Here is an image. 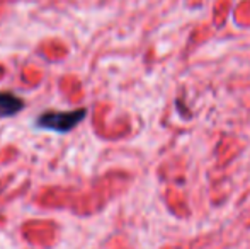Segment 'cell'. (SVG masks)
Returning <instances> with one entry per match:
<instances>
[{
	"mask_svg": "<svg viewBox=\"0 0 250 249\" xmlns=\"http://www.w3.org/2000/svg\"><path fill=\"white\" fill-rule=\"evenodd\" d=\"M85 108H80V110L75 111H48V113H43L41 116H38L36 126L56 133H66L75 128L85 118Z\"/></svg>",
	"mask_w": 250,
	"mask_h": 249,
	"instance_id": "obj_1",
	"label": "cell"
},
{
	"mask_svg": "<svg viewBox=\"0 0 250 249\" xmlns=\"http://www.w3.org/2000/svg\"><path fill=\"white\" fill-rule=\"evenodd\" d=\"M24 108V101L12 92H0V116H14Z\"/></svg>",
	"mask_w": 250,
	"mask_h": 249,
	"instance_id": "obj_2",
	"label": "cell"
}]
</instances>
